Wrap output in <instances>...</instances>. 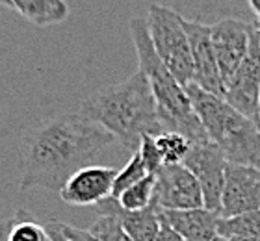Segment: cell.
Listing matches in <instances>:
<instances>
[{
	"label": "cell",
	"mask_w": 260,
	"mask_h": 241,
	"mask_svg": "<svg viewBox=\"0 0 260 241\" xmlns=\"http://www.w3.org/2000/svg\"><path fill=\"white\" fill-rule=\"evenodd\" d=\"M249 8L255 11V15H258V19H260V0H251Z\"/></svg>",
	"instance_id": "obj_26"
},
{
	"label": "cell",
	"mask_w": 260,
	"mask_h": 241,
	"mask_svg": "<svg viewBox=\"0 0 260 241\" xmlns=\"http://www.w3.org/2000/svg\"><path fill=\"white\" fill-rule=\"evenodd\" d=\"M186 93L208 140L221 149L229 163L260 169L258 123L236 112L225 98L206 93L195 84L186 87Z\"/></svg>",
	"instance_id": "obj_4"
},
{
	"label": "cell",
	"mask_w": 260,
	"mask_h": 241,
	"mask_svg": "<svg viewBox=\"0 0 260 241\" xmlns=\"http://www.w3.org/2000/svg\"><path fill=\"white\" fill-rule=\"evenodd\" d=\"M2 8H10L36 26H54L67 21L69 6L61 0H0Z\"/></svg>",
	"instance_id": "obj_15"
},
{
	"label": "cell",
	"mask_w": 260,
	"mask_h": 241,
	"mask_svg": "<svg viewBox=\"0 0 260 241\" xmlns=\"http://www.w3.org/2000/svg\"><path fill=\"white\" fill-rule=\"evenodd\" d=\"M221 215L206 208L160 210L162 225L169 226L184 241H214Z\"/></svg>",
	"instance_id": "obj_13"
},
{
	"label": "cell",
	"mask_w": 260,
	"mask_h": 241,
	"mask_svg": "<svg viewBox=\"0 0 260 241\" xmlns=\"http://www.w3.org/2000/svg\"><path fill=\"white\" fill-rule=\"evenodd\" d=\"M45 228H47V232H49V237L52 241H73L63 234L60 221H49V223L45 225Z\"/></svg>",
	"instance_id": "obj_24"
},
{
	"label": "cell",
	"mask_w": 260,
	"mask_h": 241,
	"mask_svg": "<svg viewBox=\"0 0 260 241\" xmlns=\"http://www.w3.org/2000/svg\"><path fill=\"white\" fill-rule=\"evenodd\" d=\"M182 165L197 178L205 197V208L221 215V197L229 167V161L221 149L212 141L195 143L191 145Z\"/></svg>",
	"instance_id": "obj_6"
},
{
	"label": "cell",
	"mask_w": 260,
	"mask_h": 241,
	"mask_svg": "<svg viewBox=\"0 0 260 241\" xmlns=\"http://www.w3.org/2000/svg\"><path fill=\"white\" fill-rule=\"evenodd\" d=\"M251 28L253 26L238 19H223L210 26L212 47L216 52L223 86H227L249 52Z\"/></svg>",
	"instance_id": "obj_9"
},
{
	"label": "cell",
	"mask_w": 260,
	"mask_h": 241,
	"mask_svg": "<svg viewBox=\"0 0 260 241\" xmlns=\"http://www.w3.org/2000/svg\"><path fill=\"white\" fill-rule=\"evenodd\" d=\"M253 28H255V30H256V33H258V38H260V19L255 22V24H253Z\"/></svg>",
	"instance_id": "obj_27"
},
{
	"label": "cell",
	"mask_w": 260,
	"mask_h": 241,
	"mask_svg": "<svg viewBox=\"0 0 260 241\" xmlns=\"http://www.w3.org/2000/svg\"><path fill=\"white\" fill-rule=\"evenodd\" d=\"M95 210H97V214L115 215L119 219L121 226L125 228V232L132 237V241H156L160 228H162L160 208L154 200L147 208L138 210V212H128V210L121 208L119 200L108 198V200L97 204Z\"/></svg>",
	"instance_id": "obj_14"
},
{
	"label": "cell",
	"mask_w": 260,
	"mask_h": 241,
	"mask_svg": "<svg viewBox=\"0 0 260 241\" xmlns=\"http://www.w3.org/2000/svg\"><path fill=\"white\" fill-rule=\"evenodd\" d=\"M225 102L245 117L258 123L260 102V38L251 28L249 52L225 86Z\"/></svg>",
	"instance_id": "obj_7"
},
{
	"label": "cell",
	"mask_w": 260,
	"mask_h": 241,
	"mask_svg": "<svg viewBox=\"0 0 260 241\" xmlns=\"http://www.w3.org/2000/svg\"><path fill=\"white\" fill-rule=\"evenodd\" d=\"M149 173H147L145 165H143V161H141L140 154L138 152H134L132 154V158L128 160V163H126L123 169H121L119 173H117V177H115V182H114V193H112V198H117L123 195V193L126 191L128 188H132L134 184H138L140 180H143V178L147 177Z\"/></svg>",
	"instance_id": "obj_20"
},
{
	"label": "cell",
	"mask_w": 260,
	"mask_h": 241,
	"mask_svg": "<svg viewBox=\"0 0 260 241\" xmlns=\"http://www.w3.org/2000/svg\"><path fill=\"white\" fill-rule=\"evenodd\" d=\"M99 217L95 219L89 232L101 241H132V237L125 232V228L121 226L119 219L115 215L108 214H97Z\"/></svg>",
	"instance_id": "obj_21"
},
{
	"label": "cell",
	"mask_w": 260,
	"mask_h": 241,
	"mask_svg": "<svg viewBox=\"0 0 260 241\" xmlns=\"http://www.w3.org/2000/svg\"><path fill=\"white\" fill-rule=\"evenodd\" d=\"M61 230H63L65 236L69 237V239H73V241H101V239H97V237L93 236L89 230H82V228L65 225V223H61Z\"/></svg>",
	"instance_id": "obj_23"
},
{
	"label": "cell",
	"mask_w": 260,
	"mask_h": 241,
	"mask_svg": "<svg viewBox=\"0 0 260 241\" xmlns=\"http://www.w3.org/2000/svg\"><path fill=\"white\" fill-rule=\"evenodd\" d=\"M258 121H260V102H258Z\"/></svg>",
	"instance_id": "obj_29"
},
{
	"label": "cell",
	"mask_w": 260,
	"mask_h": 241,
	"mask_svg": "<svg viewBox=\"0 0 260 241\" xmlns=\"http://www.w3.org/2000/svg\"><path fill=\"white\" fill-rule=\"evenodd\" d=\"M214 241H227V239H223L221 236H217V237H216V239H214Z\"/></svg>",
	"instance_id": "obj_28"
},
{
	"label": "cell",
	"mask_w": 260,
	"mask_h": 241,
	"mask_svg": "<svg viewBox=\"0 0 260 241\" xmlns=\"http://www.w3.org/2000/svg\"><path fill=\"white\" fill-rule=\"evenodd\" d=\"M217 236L227 241H260V210L236 217H221Z\"/></svg>",
	"instance_id": "obj_17"
},
{
	"label": "cell",
	"mask_w": 260,
	"mask_h": 241,
	"mask_svg": "<svg viewBox=\"0 0 260 241\" xmlns=\"http://www.w3.org/2000/svg\"><path fill=\"white\" fill-rule=\"evenodd\" d=\"M256 210H260V169L229 163L221 197V217L227 219Z\"/></svg>",
	"instance_id": "obj_12"
},
{
	"label": "cell",
	"mask_w": 260,
	"mask_h": 241,
	"mask_svg": "<svg viewBox=\"0 0 260 241\" xmlns=\"http://www.w3.org/2000/svg\"><path fill=\"white\" fill-rule=\"evenodd\" d=\"M154 186H156V177L154 175H147L143 180L134 184L132 188H128L117 198L121 208L128 210V212H138V210L151 206L152 198H154Z\"/></svg>",
	"instance_id": "obj_19"
},
{
	"label": "cell",
	"mask_w": 260,
	"mask_h": 241,
	"mask_svg": "<svg viewBox=\"0 0 260 241\" xmlns=\"http://www.w3.org/2000/svg\"><path fill=\"white\" fill-rule=\"evenodd\" d=\"M130 36L136 48L140 71L151 84L152 95L156 100L158 119L164 132L182 134L191 145L210 141L199 117L195 115L186 89L177 82L171 71L162 63V59L154 52L145 17L130 19Z\"/></svg>",
	"instance_id": "obj_3"
},
{
	"label": "cell",
	"mask_w": 260,
	"mask_h": 241,
	"mask_svg": "<svg viewBox=\"0 0 260 241\" xmlns=\"http://www.w3.org/2000/svg\"><path fill=\"white\" fill-rule=\"evenodd\" d=\"M184 21L186 19H182V15L168 6H149L147 24L154 52L186 89L190 84H193V61Z\"/></svg>",
	"instance_id": "obj_5"
},
{
	"label": "cell",
	"mask_w": 260,
	"mask_h": 241,
	"mask_svg": "<svg viewBox=\"0 0 260 241\" xmlns=\"http://www.w3.org/2000/svg\"><path fill=\"white\" fill-rule=\"evenodd\" d=\"M114 143L115 135L78 112L30 124L19 143V188L60 191L76 171Z\"/></svg>",
	"instance_id": "obj_1"
},
{
	"label": "cell",
	"mask_w": 260,
	"mask_h": 241,
	"mask_svg": "<svg viewBox=\"0 0 260 241\" xmlns=\"http://www.w3.org/2000/svg\"><path fill=\"white\" fill-rule=\"evenodd\" d=\"M138 154H140L141 161H143V165H145L149 175H156L164 167L162 156H160V150H158V147H156V140H154L152 135H143V137H141Z\"/></svg>",
	"instance_id": "obj_22"
},
{
	"label": "cell",
	"mask_w": 260,
	"mask_h": 241,
	"mask_svg": "<svg viewBox=\"0 0 260 241\" xmlns=\"http://www.w3.org/2000/svg\"><path fill=\"white\" fill-rule=\"evenodd\" d=\"M0 234L4 241H50L45 225L22 208L11 219L0 223Z\"/></svg>",
	"instance_id": "obj_16"
},
{
	"label": "cell",
	"mask_w": 260,
	"mask_h": 241,
	"mask_svg": "<svg viewBox=\"0 0 260 241\" xmlns=\"http://www.w3.org/2000/svg\"><path fill=\"white\" fill-rule=\"evenodd\" d=\"M160 150L164 165H180L191 149V143L182 134L177 132H162L154 137Z\"/></svg>",
	"instance_id": "obj_18"
},
{
	"label": "cell",
	"mask_w": 260,
	"mask_h": 241,
	"mask_svg": "<svg viewBox=\"0 0 260 241\" xmlns=\"http://www.w3.org/2000/svg\"><path fill=\"white\" fill-rule=\"evenodd\" d=\"M154 202L160 210L205 208V197L197 178L180 165H164L154 175Z\"/></svg>",
	"instance_id": "obj_8"
},
{
	"label": "cell",
	"mask_w": 260,
	"mask_h": 241,
	"mask_svg": "<svg viewBox=\"0 0 260 241\" xmlns=\"http://www.w3.org/2000/svg\"><path fill=\"white\" fill-rule=\"evenodd\" d=\"M156 241H184L182 237L177 234V232H173L169 226L162 225V228H160V234H158Z\"/></svg>",
	"instance_id": "obj_25"
},
{
	"label": "cell",
	"mask_w": 260,
	"mask_h": 241,
	"mask_svg": "<svg viewBox=\"0 0 260 241\" xmlns=\"http://www.w3.org/2000/svg\"><path fill=\"white\" fill-rule=\"evenodd\" d=\"M258 128H260V121H258Z\"/></svg>",
	"instance_id": "obj_30"
},
{
	"label": "cell",
	"mask_w": 260,
	"mask_h": 241,
	"mask_svg": "<svg viewBox=\"0 0 260 241\" xmlns=\"http://www.w3.org/2000/svg\"><path fill=\"white\" fill-rule=\"evenodd\" d=\"M186 33L190 39L191 61H193V84L212 93L216 96H225V86H223L219 67L214 47L210 39V26H205L201 22L184 21Z\"/></svg>",
	"instance_id": "obj_11"
},
{
	"label": "cell",
	"mask_w": 260,
	"mask_h": 241,
	"mask_svg": "<svg viewBox=\"0 0 260 241\" xmlns=\"http://www.w3.org/2000/svg\"><path fill=\"white\" fill-rule=\"evenodd\" d=\"M117 169L87 165L76 171L60 189V198L69 206H97L112 198Z\"/></svg>",
	"instance_id": "obj_10"
},
{
	"label": "cell",
	"mask_w": 260,
	"mask_h": 241,
	"mask_svg": "<svg viewBox=\"0 0 260 241\" xmlns=\"http://www.w3.org/2000/svg\"><path fill=\"white\" fill-rule=\"evenodd\" d=\"M78 113L115 135L132 152H138L143 135L156 137L164 132L151 84L140 69L119 84L91 93Z\"/></svg>",
	"instance_id": "obj_2"
}]
</instances>
